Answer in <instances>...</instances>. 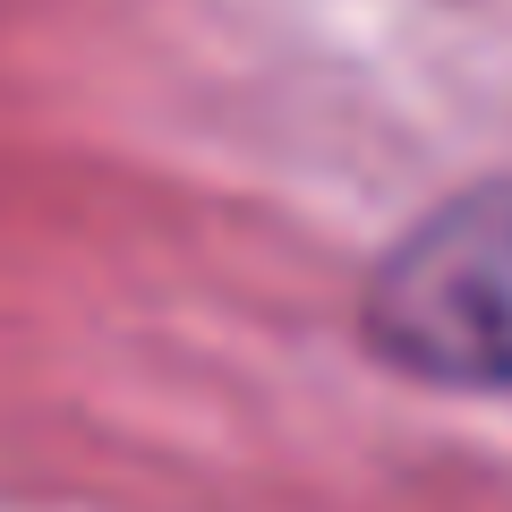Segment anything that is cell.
<instances>
[{"mask_svg": "<svg viewBox=\"0 0 512 512\" xmlns=\"http://www.w3.org/2000/svg\"><path fill=\"white\" fill-rule=\"evenodd\" d=\"M359 342L436 393H512V171L384 239L359 282Z\"/></svg>", "mask_w": 512, "mask_h": 512, "instance_id": "cell-1", "label": "cell"}]
</instances>
